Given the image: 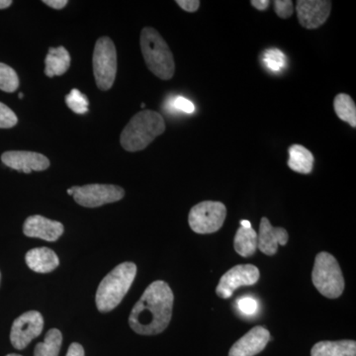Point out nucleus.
<instances>
[{
	"label": "nucleus",
	"mask_w": 356,
	"mask_h": 356,
	"mask_svg": "<svg viewBox=\"0 0 356 356\" xmlns=\"http://www.w3.org/2000/svg\"><path fill=\"white\" fill-rule=\"evenodd\" d=\"M165 131V123L161 114L153 110H143L122 131L120 144L128 152L142 151Z\"/></svg>",
	"instance_id": "f03ea898"
},
{
	"label": "nucleus",
	"mask_w": 356,
	"mask_h": 356,
	"mask_svg": "<svg viewBox=\"0 0 356 356\" xmlns=\"http://www.w3.org/2000/svg\"><path fill=\"white\" fill-rule=\"evenodd\" d=\"M334 109L341 120L356 127V105L353 98L346 93H339L334 100Z\"/></svg>",
	"instance_id": "412c9836"
},
{
	"label": "nucleus",
	"mask_w": 356,
	"mask_h": 356,
	"mask_svg": "<svg viewBox=\"0 0 356 356\" xmlns=\"http://www.w3.org/2000/svg\"><path fill=\"white\" fill-rule=\"evenodd\" d=\"M25 261L31 270L37 273H49L60 264L58 255L48 248H33L26 254Z\"/></svg>",
	"instance_id": "dca6fc26"
},
{
	"label": "nucleus",
	"mask_w": 356,
	"mask_h": 356,
	"mask_svg": "<svg viewBox=\"0 0 356 356\" xmlns=\"http://www.w3.org/2000/svg\"><path fill=\"white\" fill-rule=\"evenodd\" d=\"M172 106L173 108L187 114H192L195 111V106H194L193 103L191 100L187 99V98L181 97V96H178V97L175 98V102L172 103Z\"/></svg>",
	"instance_id": "c85d7f7f"
},
{
	"label": "nucleus",
	"mask_w": 356,
	"mask_h": 356,
	"mask_svg": "<svg viewBox=\"0 0 356 356\" xmlns=\"http://www.w3.org/2000/svg\"><path fill=\"white\" fill-rule=\"evenodd\" d=\"M311 356H356L355 341H320L313 346Z\"/></svg>",
	"instance_id": "a211bd4d"
},
{
	"label": "nucleus",
	"mask_w": 356,
	"mask_h": 356,
	"mask_svg": "<svg viewBox=\"0 0 356 356\" xmlns=\"http://www.w3.org/2000/svg\"><path fill=\"white\" fill-rule=\"evenodd\" d=\"M234 248L236 254L243 257H250L257 250V233L252 228L240 227L234 240Z\"/></svg>",
	"instance_id": "aec40b11"
},
{
	"label": "nucleus",
	"mask_w": 356,
	"mask_h": 356,
	"mask_svg": "<svg viewBox=\"0 0 356 356\" xmlns=\"http://www.w3.org/2000/svg\"><path fill=\"white\" fill-rule=\"evenodd\" d=\"M65 103L74 113L83 115L88 113L89 102L88 97L79 89H72L70 95L65 96Z\"/></svg>",
	"instance_id": "b1692460"
},
{
	"label": "nucleus",
	"mask_w": 356,
	"mask_h": 356,
	"mask_svg": "<svg viewBox=\"0 0 356 356\" xmlns=\"http://www.w3.org/2000/svg\"><path fill=\"white\" fill-rule=\"evenodd\" d=\"M236 307L243 315L254 316L259 311V302L252 297H242L236 301Z\"/></svg>",
	"instance_id": "bb28decb"
},
{
	"label": "nucleus",
	"mask_w": 356,
	"mask_h": 356,
	"mask_svg": "<svg viewBox=\"0 0 356 356\" xmlns=\"http://www.w3.org/2000/svg\"><path fill=\"white\" fill-rule=\"evenodd\" d=\"M178 6L181 7L186 13H195L200 7L199 0H177Z\"/></svg>",
	"instance_id": "c756f323"
},
{
	"label": "nucleus",
	"mask_w": 356,
	"mask_h": 356,
	"mask_svg": "<svg viewBox=\"0 0 356 356\" xmlns=\"http://www.w3.org/2000/svg\"><path fill=\"white\" fill-rule=\"evenodd\" d=\"M6 356H22V355H16V353H11V355H6Z\"/></svg>",
	"instance_id": "e433bc0d"
},
{
	"label": "nucleus",
	"mask_w": 356,
	"mask_h": 356,
	"mask_svg": "<svg viewBox=\"0 0 356 356\" xmlns=\"http://www.w3.org/2000/svg\"><path fill=\"white\" fill-rule=\"evenodd\" d=\"M140 49L147 67L163 81L175 76V58L170 47L156 29L146 27L140 32Z\"/></svg>",
	"instance_id": "20e7f679"
},
{
	"label": "nucleus",
	"mask_w": 356,
	"mask_h": 356,
	"mask_svg": "<svg viewBox=\"0 0 356 356\" xmlns=\"http://www.w3.org/2000/svg\"><path fill=\"white\" fill-rule=\"evenodd\" d=\"M173 301L175 296L170 285L165 281H154L134 306L129 325L134 332L143 336L161 334L172 320Z\"/></svg>",
	"instance_id": "f257e3e1"
},
{
	"label": "nucleus",
	"mask_w": 356,
	"mask_h": 356,
	"mask_svg": "<svg viewBox=\"0 0 356 356\" xmlns=\"http://www.w3.org/2000/svg\"><path fill=\"white\" fill-rule=\"evenodd\" d=\"M65 228L62 222L47 219L35 215L27 218L23 226V232L29 238H39L47 242H56L64 234Z\"/></svg>",
	"instance_id": "4468645a"
},
{
	"label": "nucleus",
	"mask_w": 356,
	"mask_h": 356,
	"mask_svg": "<svg viewBox=\"0 0 356 356\" xmlns=\"http://www.w3.org/2000/svg\"><path fill=\"white\" fill-rule=\"evenodd\" d=\"M93 72L100 90L107 91L112 88L117 74V53L113 41L108 37H102L96 42Z\"/></svg>",
	"instance_id": "423d86ee"
},
{
	"label": "nucleus",
	"mask_w": 356,
	"mask_h": 356,
	"mask_svg": "<svg viewBox=\"0 0 356 356\" xmlns=\"http://www.w3.org/2000/svg\"><path fill=\"white\" fill-rule=\"evenodd\" d=\"M1 161L8 168L24 173L43 172L51 165L47 156L34 152H6L2 154Z\"/></svg>",
	"instance_id": "f8f14e48"
},
{
	"label": "nucleus",
	"mask_w": 356,
	"mask_h": 356,
	"mask_svg": "<svg viewBox=\"0 0 356 356\" xmlns=\"http://www.w3.org/2000/svg\"><path fill=\"white\" fill-rule=\"evenodd\" d=\"M67 194H69V195H72V194H74V192H72V188L67 189Z\"/></svg>",
	"instance_id": "c9c22d12"
},
{
	"label": "nucleus",
	"mask_w": 356,
	"mask_h": 356,
	"mask_svg": "<svg viewBox=\"0 0 356 356\" xmlns=\"http://www.w3.org/2000/svg\"><path fill=\"white\" fill-rule=\"evenodd\" d=\"M273 4L274 10H275L278 17L282 18V19L291 17L293 13H294V7H293L291 0H275Z\"/></svg>",
	"instance_id": "cd10ccee"
},
{
	"label": "nucleus",
	"mask_w": 356,
	"mask_h": 356,
	"mask_svg": "<svg viewBox=\"0 0 356 356\" xmlns=\"http://www.w3.org/2000/svg\"><path fill=\"white\" fill-rule=\"evenodd\" d=\"M13 4L11 0H0V9L8 8Z\"/></svg>",
	"instance_id": "72a5a7b5"
},
{
	"label": "nucleus",
	"mask_w": 356,
	"mask_h": 356,
	"mask_svg": "<svg viewBox=\"0 0 356 356\" xmlns=\"http://www.w3.org/2000/svg\"><path fill=\"white\" fill-rule=\"evenodd\" d=\"M227 217V208L219 201H203L191 208L188 215L192 231L200 235L216 233Z\"/></svg>",
	"instance_id": "0eeeda50"
},
{
	"label": "nucleus",
	"mask_w": 356,
	"mask_h": 356,
	"mask_svg": "<svg viewBox=\"0 0 356 356\" xmlns=\"http://www.w3.org/2000/svg\"><path fill=\"white\" fill-rule=\"evenodd\" d=\"M259 268L252 264H238L227 271L220 280L216 288L218 296L222 299L231 298L238 287L250 286L259 280Z\"/></svg>",
	"instance_id": "9d476101"
},
{
	"label": "nucleus",
	"mask_w": 356,
	"mask_h": 356,
	"mask_svg": "<svg viewBox=\"0 0 356 356\" xmlns=\"http://www.w3.org/2000/svg\"><path fill=\"white\" fill-rule=\"evenodd\" d=\"M264 62L267 69L273 72H280L283 67H286V57L282 51L276 49L267 50L264 53Z\"/></svg>",
	"instance_id": "393cba45"
},
{
	"label": "nucleus",
	"mask_w": 356,
	"mask_h": 356,
	"mask_svg": "<svg viewBox=\"0 0 356 356\" xmlns=\"http://www.w3.org/2000/svg\"><path fill=\"white\" fill-rule=\"evenodd\" d=\"M44 74L48 77L60 76L65 74L70 67V56L65 47L49 49L44 60Z\"/></svg>",
	"instance_id": "f3484780"
},
{
	"label": "nucleus",
	"mask_w": 356,
	"mask_h": 356,
	"mask_svg": "<svg viewBox=\"0 0 356 356\" xmlns=\"http://www.w3.org/2000/svg\"><path fill=\"white\" fill-rule=\"evenodd\" d=\"M43 3L54 9H63L69 3L67 0H44Z\"/></svg>",
	"instance_id": "2f4dec72"
},
{
	"label": "nucleus",
	"mask_w": 356,
	"mask_h": 356,
	"mask_svg": "<svg viewBox=\"0 0 356 356\" xmlns=\"http://www.w3.org/2000/svg\"><path fill=\"white\" fill-rule=\"evenodd\" d=\"M43 327V316L39 312H26L14 321L10 332L11 343L16 350H24L33 339L42 334Z\"/></svg>",
	"instance_id": "1a4fd4ad"
},
{
	"label": "nucleus",
	"mask_w": 356,
	"mask_h": 356,
	"mask_svg": "<svg viewBox=\"0 0 356 356\" xmlns=\"http://www.w3.org/2000/svg\"><path fill=\"white\" fill-rule=\"evenodd\" d=\"M270 334L266 327L257 325L241 337L229 350V356H254L266 348Z\"/></svg>",
	"instance_id": "ddd939ff"
},
{
	"label": "nucleus",
	"mask_w": 356,
	"mask_h": 356,
	"mask_svg": "<svg viewBox=\"0 0 356 356\" xmlns=\"http://www.w3.org/2000/svg\"><path fill=\"white\" fill-rule=\"evenodd\" d=\"M252 6L257 8V10L264 11L268 8L269 4H270V1L268 0H252L250 1Z\"/></svg>",
	"instance_id": "473e14b6"
},
{
	"label": "nucleus",
	"mask_w": 356,
	"mask_h": 356,
	"mask_svg": "<svg viewBox=\"0 0 356 356\" xmlns=\"http://www.w3.org/2000/svg\"><path fill=\"white\" fill-rule=\"evenodd\" d=\"M18 123V118L13 110L0 102V128H13Z\"/></svg>",
	"instance_id": "a878e982"
},
{
	"label": "nucleus",
	"mask_w": 356,
	"mask_h": 356,
	"mask_svg": "<svg viewBox=\"0 0 356 356\" xmlns=\"http://www.w3.org/2000/svg\"><path fill=\"white\" fill-rule=\"evenodd\" d=\"M23 96H24V95H23V93H22V92H20V93H19V98H20V99H22Z\"/></svg>",
	"instance_id": "4c0bfd02"
},
{
	"label": "nucleus",
	"mask_w": 356,
	"mask_h": 356,
	"mask_svg": "<svg viewBox=\"0 0 356 356\" xmlns=\"http://www.w3.org/2000/svg\"><path fill=\"white\" fill-rule=\"evenodd\" d=\"M0 280H1V274H0Z\"/></svg>",
	"instance_id": "ea45409f"
},
{
	"label": "nucleus",
	"mask_w": 356,
	"mask_h": 356,
	"mask_svg": "<svg viewBox=\"0 0 356 356\" xmlns=\"http://www.w3.org/2000/svg\"><path fill=\"white\" fill-rule=\"evenodd\" d=\"M67 356H86V355H84L83 346L79 343H74L70 344Z\"/></svg>",
	"instance_id": "7c9ffc66"
},
{
	"label": "nucleus",
	"mask_w": 356,
	"mask_h": 356,
	"mask_svg": "<svg viewBox=\"0 0 356 356\" xmlns=\"http://www.w3.org/2000/svg\"><path fill=\"white\" fill-rule=\"evenodd\" d=\"M241 227H243V228H252V224H250V221L248 220H242L241 221Z\"/></svg>",
	"instance_id": "f704fd0d"
},
{
	"label": "nucleus",
	"mask_w": 356,
	"mask_h": 356,
	"mask_svg": "<svg viewBox=\"0 0 356 356\" xmlns=\"http://www.w3.org/2000/svg\"><path fill=\"white\" fill-rule=\"evenodd\" d=\"M19 88V79L13 67L0 63V89L6 92H14Z\"/></svg>",
	"instance_id": "5701e85b"
},
{
	"label": "nucleus",
	"mask_w": 356,
	"mask_h": 356,
	"mask_svg": "<svg viewBox=\"0 0 356 356\" xmlns=\"http://www.w3.org/2000/svg\"><path fill=\"white\" fill-rule=\"evenodd\" d=\"M288 154H289V159L287 165L293 172L302 173V175H309L312 172L315 159L308 149L301 145H292L288 149Z\"/></svg>",
	"instance_id": "6ab92c4d"
},
{
	"label": "nucleus",
	"mask_w": 356,
	"mask_h": 356,
	"mask_svg": "<svg viewBox=\"0 0 356 356\" xmlns=\"http://www.w3.org/2000/svg\"><path fill=\"white\" fill-rule=\"evenodd\" d=\"M145 106H146V104H145V103H142V108H144Z\"/></svg>",
	"instance_id": "58836bf2"
},
{
	"label": "nucleus",
	"mask_w": 356,
	"mask_h": 356,
	"mask_svg": "<svg viewBox=\"0 0 356 356\" xmlns=\"http://www.w3.org/2000/svg\"><path fill=\"white\" fill-rule=\"evenodd\" d=\"M137 275V266L133 262H123L107 274L96 291L98 311L108 313L113 310L127 294Z\"/></svg>",
	"instance_id": "7ed1b4c3"
},
{
	"label": "nucleus",
	"mask_w": 356,
	"mask_h": 356,
	"mask_svg": "<svg viewBox=\"0 0 356 356\" xmlns=\"http://www.w3.org/2000/svg\"><path fill=\"white\" fill-rule=\"evenodd\" d=\"M332 1L327 0H299L296 11L302 27L305 29H318L329 18Z\"/></svg>",
	"instance_id": "9b49d317"
},
{
	"label": "nucleus",
	"mask_w": 356,
	"mask_h": 356,
	"mask_svg": "<svg viewBox=\"0 0 356 356\" xmlns=\"http://www.w3.org/2000/svg\"><path fill=\"white\" fill-rule=\"evenodd\" d=\"M312 281L318 291L329 299L339 298L346 286L339 262L334 255L325 252L316 257Z\"/></svg>",
	"instance_id": "39448f33"
},
{
	"label": "nucleus",
	"mask_w": 356,
	"mask_h": 356,
	"mask_svg": "<svg viewBox=\"0 0 356 356\" xmlns=\"http://www.w3.org/2000/svg\"><path fill=\"white\" fill-rule=\"evenodd\" d=\"M77 204L86 208L100 207L121 200L125 191L120 186L110 184H88L72 187Z\"/></svg>",
	"instance_id": "6e6552de"
},
{
	"label": "nucleus",
	"mask_w": 356,
	"mask_h": 356,
	"mask_svg": "<svg viewBox=\"0 0 356 356\" xmlns=\"http://www.w3.org/2000/svg\"><path fill=\"white\" fill-rule=\"evenodd\" d=\"M62 343V332L57 329H51L47 332L43 343H37L34 356H58Z\"/></svg>",
	"instance_id": "4be33fe9"
},
{
	"label": "nucleus",
	"mask_w": 356,
	"mask_h": 356,
	"mask_svg": "<svg viewBox=\"0 0 356 356\" xmlns=\"http://www.w3.org/2000/svg\"><path fill=\"white\" fill-rule=\"evenodd\" d=\"M288 233L283 228H274L267 218L264 217L257 235V248L266 255H274L277 252L278 245H285L288 242Z\"/></svg>",
	"instance_id": "2eb2a0df"
}]
</instances>
